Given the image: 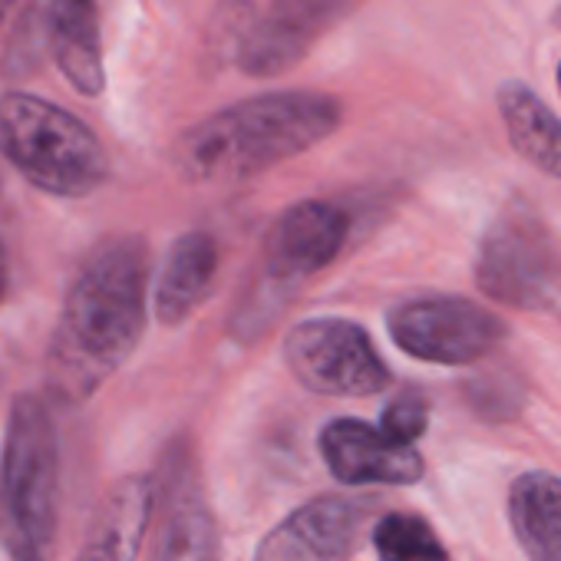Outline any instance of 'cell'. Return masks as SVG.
<instances>
[{
	"instance_id": "cell-16",
	"label": "cell",
	"mask_w": 561,
	"mask_h": 561,
	"mask_svg": "<svg viewBox=\"0 0 561 561\" xmlns=\"http://www.w3.org/2000/svg\"><path fill=\"white\" fill-rule=\"evenodd\" d=\"M508 522L528 561H561V479L522 472L508 485Z\"/></svg>"
},
{
	"instance_id": "cell-5",
	"label": "cell",
	"mask_w": 561,
	"mask_h": 561,
	"mask_svg": "<svg viewBox=\"0 0 561 561\" xmlns=\"http://www.w3.org/2000/svg\"><path fill=\"white\" fill-rule=\"evenodd\" d=\"M476 285L485 298L518 311H541L554 301L561 254L548 225L525 198H512L489 221L476 257Z\"/></svg>"
},
{
	"instance_id": "cell-23",
	"label": "cell",
	"mask_w": 561,
	"mask_h": 561,
	"mask_svg": "<svg viewBox=\"0 0 561 561\" xmlns=\"http://www.w3.org/2000/svg\"><path fill=\"white\" fill-rule=\"evenodd\" d=\"M554 27H561V8L554 11Z\"/></svg>"
},
{
	"instance_id": "cell-4",
	"label": "cell",
	"mask_w": 561,
	"mask_h": 561,
	"mask_svg": "<svg viewBox=\"0 0 561 561\" xmlns=\"http://www.w3.org/2000/svg\"><path fill=\"white\" fill-rule=\"evenodd\" d=\"M0 156L31 185L60 198H83L110 175L96 133L64 106L31 93L0 96Z\"/></svg>"
},
{
	"instance_id": "cell-9",
	"label": "cell",
	"mask_w": 561,
	"mask_h": 561,
	"mask_svg": "<svg viewBox=\"0 0 561 561\" xmlns=\"http://www.w3.org/2000/svg\"><path fill=\"white\" fill-rule=\"evenodd\" d=\"M156 508L159 531L152 561H221L218 525L188 449H169L156 482Z\"/></svg>"
},
{
	"instance_id": "cell-17",
	"label": "cell",
	"mask_w": 561,
	"mask_h": 561,
	"mask_svg": "<svg viewBox=\"0 0 561 561\" xmlns=\"http://www.w3.org/2000/svg\"><path fill=\"white\" fill-rule=\"evenodd\" d=\"M499 113L512 149L538 172L561 179V119L525 83H505L499 90Z\"/></svg>"
},
{
	"instance_id": "cell-2",
	"label": "cell",
	"mask_w": 561,
	"mask_h": 561,
	"mask_svg": "<svg viewBox=\"0 0 561 561\" xmlns=\"http://www.w3.org/2000/svg\"><path fill=\"white\" fill-rule=\"evenodd\" d=\"M344 106L328 93H267L185 129L172 162L185 182L228 185L288 162L337 133Z\"/></svg>"
},
{
	"instance_id": "cell-13",
	"label": "cell",
	"mask_w": 561,
	"mask_h": 561,
	"mask_svg": "<svg viewBox=\"0 0 561 561\" xmlns=\"http://www.w3.org/2000/svg\"><path fill=\"white\" fill-rule=\"evenodd\" d=\"M156 508V482L126 476L100 502L77 561H136Z\"/></svg>"
},
{
	"instance_id": "cell-18",
	"label": "cell",
	"mask_w": 561,
	"mask_h": 561,
	"mask_svg": "<svg viewBox=\"0 0 561 561\" xmlns=\"http://www.w3.org/2000/svg\"><path fill=\"white\" fill-rule=\"evenodd\" d=\"M374 548L380 561H449V551L433 525L410 512L383 515L374 528Z\"/></svg>"
},
{
	"instance_id": "cell-8",
	"label": "cell",
	"mask_w": 561,
	"mask_h": 561,
	"mask_svg": "<svg viewBox=\"0 0 561 561\" xmlns=\"http://www.w3.org/2000/svg\"><path fill=\"white\" fill-rule=\"evenodd\" d=\"M360 4L364 0H271L267 14L254 21L234 47L241 73L280 77L295 70L314 44Z\"/></svg>"
},
{
	"instance_id": "cell-24",
	"label": "cell",
	"mask_w": 561,
	"mask_h": 561,
	"mask_svg": "<svg viewBox=\"0 0 561 561\" xmlns=\"http://www.w3.org/2000/svg\"><path fill=\"white\" fill-rule=\"evenodd\" d=\"M558 93H561V64H558Z\"/></svg>"
},
{
	"instance_id": "cell-14",
	"label": "cell",
	"mask_w": 561,
	"mask_h": 561,
	"mask_svg": "<svg viewBox=\"0 0 561 561\" xmlns=\"http://www.w3.org/2000/svg\"><path fill=\"white\" fill-rule=\"evenodd\" d=\"M44 24L50 54L70 87L83 96H100L106 87V70L96 0H50Z\"/></svg>"
},
{
	"instance_id": "cell-20",
	"label": "cell",
	"mask_w": 561,
	"mask_h": 561,
	"mask_svg": "<svg viewBox=\"0 0 561 561\" xmlns=\"http://www.w3.org/2000/svg\"><path fill=\"white\" fill-rule=\"evenodd\" d=\"M472 403L489 420H512L518 413V407H522V393H518L515 380L505 390H499V377H495V380H485L482 390H472Z\"/></svg>"
},
{
	"instance_id": "cell-11",
	"label": "cell",
	"mask_w": 561,
	"mask_h": 561,
	"mask_svg": "<svg viewBox=\"0 0 561 561\" xmlns=\"http://www.w3.org/2000/svg\"><path fill=\"white\" fill-rule=\"evenodd\" d=\"M321 456L334 479L347 485H413L426 469L416 446H403L364 420L328 423L321 433Z\"/></svg>"
},
{
	"instance_id": "cell-10",
	"label": "cell",
	"mask_w": 561,
	"mask_h": 561,
	"mask_svg": "<svg viewBox=\"0 0 561 561\" xmlns=\"http://www.w3.org/2000/svg\"><path fill=\"white\" fill-rule=\"evenodd\" d=\"M347 231L351 218L331 202L291 205L264 241V280L271 288H298L341 254Z\"/></svg>"
},
{
	"instance_id": "cell-12",
	"label": "cell",
	"mask_w": 561,
	"mask_h": 561,
	"mask_svg": "<svg viewBox=\"0 0 561 561\" xmlns=\"http://www.w3.org/2000/svg\"><path fill=\"white\" fill-rule=\"evenodd\" d=\"M364 508L341 495H321L274 525L254 561H344L360 535Z\"/></svg>"
},
{
	"instance_id": "cell-6",
	"label": "cell",
	"mask_w": 561,
	"mask_h": 561,
	"mask_svg": "<svg viewBox=\"0 0 561 561\" xmlns=\"http://www.w3.org/2000/svg\"><path fill=\"white\" fill-rule=\"evenodd\" d=\"M285 364L298 383L324 397H374L390 383L370 334L344 318H311L291 328Z\"/></svg>"
},
{
	"instance_id": "cell-1",
	"label": "cell",
	"mask_w": 561,
	"mask_h": 561,
	"mask_svg": "<svg viewBox=\"0 0 561 561\" xmlns=\"http://www.w3.org/2000/svg\"><path fill=\"white\" fill-rule=\"evenodd\" d=\"M146 291L149 248L142 238L113 234L83 257L47 351L54 397L83 403L129 360L146 331Z\"/></svg>"
},
{
	"instance_id": "cell-21",
	"label": "cell",
	"mask_w": 561,
	"mask_h": 561,
	"mask_svg": "<svg viewBox=\"0 0 561 561\" xmlns=\"http://www.w3.org/2000/svg\"><path fill=\"white\" fill-rule=\"evenodd\" d=\"M8 291V251H4V241H0V298Z\"/></svg>"
},
{
	"instance_id": "cell-15",
	"label": "cell",
	"mask_w": 561,
	"mask_h": 561,
	"mask_svg": "<svg viewBox=\"0 0 561 561\" xmlns=\"http://www.w3.org/2000/svg\"><path fill=\"white\" fill-rule=\"evenodd\" d=\"M215 274H218V244L211 241V234L188 231L175 238L156 285V318L162 324H182L208 301Z\"/></svg>"
},
{
	"instance_id": "cell-7",
	"label": "cell",
	"mask_w": 561,
	"mask_h": 561,
	"mask_svg": "<svg viewBox=\"0 0 561 561\" xmlns=\"http://www.w3.org/2000/svg\"><path fill=\"white\" fill-rule=\"evenodd\" d=\"M393 344L426 364L462 367L505 341V324L466 298H416L390 311Z\"/></svg>"
},
{
	"instance_id": "cell-19",
	"label": "cell",
	"mask_w": 561,
	"mask_h": 561,
	"mask_svg": "<svg viewBox=\"0 0 561 561\" xmlns=\"http://www.w3.org/2000/svg\"><path fill=\"white\" fill-rule=\"evenodd\" d=\"M426 423H430V403L423 400V393H400L380 416V430L403 443V446H413L423 433H426Z\"/></svg>"
},
{
	"instance_id": "cell-3",
	"label": "cell",
	"mask_w": 561,
	"mask_h": 561,
	"mask_svg": "<svg viewBox=\"0 0 561 561\" xmlns=\"http://www.w3.org/2000/svg\"><path fill=\"white\" fill-rule=\"evenodd\" d=\"M60 439L41 397L21 393L0 443V545L11 561H54Z\"/></svg>"
},
{
	"instance_id": "cell-22",
	"label": "cell",
	"mask_w": 561,
	"mask_h": 561,
	"mask_svg": "<svg viewBox=\"0 0 561 561\" xmlns=\"http://www.w3.org/2000/svg\"><path fill=\"white\" fill-rule=\"evenodd\" d=\"M11 8H14V0H0V24H4V18L11 14Z\"/></svg>"
}]
</instances>
